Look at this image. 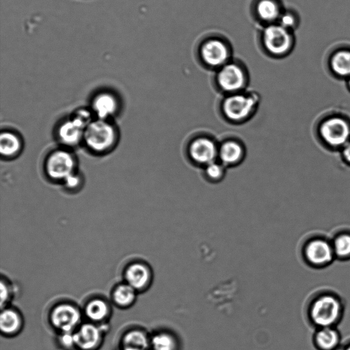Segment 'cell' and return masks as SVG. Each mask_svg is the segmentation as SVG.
<instances>
[{"label": "cell", "mask_w": 350, "mask_h": 350, "mask_svg": "<svg viewBox=\"0 0 350 350\" xmlns=\"http://www.w3.org/2000/svg\"><path fill=\"white\" fill-rule=\"evenodd\" d=\"M345 312L342 297L329 288H319L306 298L304 314L306 323L312 328L337 327L342 321Z\"/></svg>", "instance_id": "1"}, {"label": "cell", "mask_w": 350, "mask_h": 350, "mask_svg": "<svg viewBox=\"0 0 350 350\" xmlns=\"http://www.w3.org/2000/svg\"><path fill=\"white\" fill-rule=\"evenodd\" d=\"M260 103V95L254 92H243L225 95L219 102V110L225 121L240 125L250 121L256 113Z\"/></svg>", "instance_id": "2"}, {"label": "cell", "mask_w": 350, "mask_h": 350, "mask_svg": "<svg viewBox=\"0 0 350 350\" xmlns=\"http://www.w3.org/2000/svg\"><path fill=\"white\" fill-rule=\"evenodd\" d=\"M299 254L302 262L308 267L322 269L336 260L329 236L321 232H310L301 239Z\"/></svg>", "instance_id": "3"}, {"label": "cell", "mask_w": 350, "mask_h": 350, "mask_svg": "<svg viewBox=\"0 0 350 350\" xmlns=\"http://www.w3.org/2000/svg\"><path fill=\"white\" fill-rule=\"evenodd\" d=\"M214 81L216 88L225 96L247 90L249 75L240 62L230 60L216 70Z\"/></svg>", "instance_id": "4"}, {"label": "cell", "mask_w": 350, "mask_h": 350, "mask_svg": "<svg viewBox=\"0 0 350 350\" xmlns=\"http://www.w3.org/2000/svg\"><path fill=\"white\" fill-rule=\"evenodd\" d=\"M219 142L207 133L193 135L186 144V155L189 161L201 168L217 160Z\"/></svg>", "instance_id": "5"}, {"label": "cell", "mask_w": 350, "mask_h": 350, "mask_svg": "<svg viewBox=\"0 0 350 350\" xmlns=\"http://www.w3.org/2000/svg\"><path fill=\"white\" fill-rule=\"evenodd\" d=\"M262 44L269 55L281 57L293 49L295 40L292 31L278 23L267 25L262 32Z\"/></svg>", "instance_id": "6"}, {"label": "cell", "mask_w": 350, "mask_h": 350, "mask_svg": "<svg viewBox=\"0 0 350 350\" xmlns=\"http://www.w3.org/2000/svg\"><path fill=\"white\" fill-rule=\"evenodd\" d=\"M199 54L206 66L217 70L230 61L231 49L224 39L212 37L203 41Z\"/></svg>", "instance_id": "7"}, {"label": "cell", "mask_w": 350, "mask_h": 350, "mask_svg": "<svg viewBox=\"0 0 350 350\" xmlns=\"http://www.w3.org/2000/svg\"><path fill=\"white\" fill-rule=\"evenodd\" d=\"M85 143L95 151L109 149L114 143L116 133L113 128L107 122L98 120L90 122L83 133Z\"/></svg>", "instance_id": "8"}, {"label": "cell", "mask_w": 350, "mask_h": 350, "mask_svg": "<svg viewBox=\"0 0 350 350\" xmlns=\"http://www.w3.org/2000/svg\"><path fill=\"white\" fill-rule=\"evenodd\" d=\"M320 133L324 142L329 146H345L350 137V126L345 119L332 117L322 123Z\"/></svg>", "instance_id": "9"}, {"label": "cell", "mask_w": 350, "mask_h": 350, "mask_svg": "<svg viewBox=\"0 0 350 350\" xmlns=\"http://www.w3.org/2000/svg\"><path fill=\"white\" fill-rule=\"evenodd\" d=\"M246 157V148L239 138L230 137L219 142V160L227 168L239 165Z\"/></svg>", "instance_id": "10"}, {"label": "cell", "mask_w": 350, "mask_h": 350, "mask_svg": "<svg viewBox=\"0 0 350 350\" xmlns=\"http://www.w3.org/2000/svg\"><path fill=\"white\" fill-rule=\"evenodd\" d=\"M75 161L72 155L64 150H57L48 157L46 161V171L54 179L66 180L72 174Z\"/></svg>", "instance_id": "11"}, {"label": "cell", "mask_w": 350, "mask_h": 350, "mask_svg": "<svg viewBox=\"0 0 350 350\" xmlns=\"http://www.w3.org/2000/svg\"><path fill=\"white\" fill-rule=\"evenodd\" d=\"M81 320L79 310L69 304L56 306L51 312V321L57 329L64 332H71Z\"/></svg>", "instance_id": "12"}, {"label": "cell", "mask_w": 350, "mask_h": 350, "mask_svg": "<svg viewBox=\"0 0 350 350\" xmlns=\"http://www.w3.org/2000/svg\"><path fill=\"white\" fill-rule=\"evenodd\" d=\"M342 342L337 327H323L314 329L312 343L317 350H336Z\"/></svg>", "instance_id": "13"}, {"label": "cell", "mask_w": 350, "mask_h": 350, "mask_svg": "<svg viewBox=\"0 0 350 350\" xmlns=\"http://www.w3.org/2000/svg\"><path fill=\"white\" fill-rule=\"evenodd\" d=\"M75 346L80 350H96L102 340L101 331L92 324H83L73 333Z\"/></svg>", "instance_id": "14"}, {"label": "cell", "mask_w": 350, "mask_h": 350, "mask_svg": "<svg viewBox=\"0 0 350 350\" xmlns=\"http://www.w3.org/2000/svg\"><path fill=\"white\" fill-rule=\"evenodd\" d=\"M124 276L128 284L135 290H142L150 284L152 272L147 265L135 262L126 268Z\"/></svg>", "instance_id": "15"}, {"label": "cell", "mask_w": 350, "mask_h": 350, "mask_svg": "<svg viewBox=\"0 0 350 350\" xmlns=\"http://www.w3.org/2000/svg\"><path fill=\"white\" fill-rule=\"evenodd\" d=\"M336 260H350V228H340L329 236Z\"/></svg>", "instance_id": "16"}, {"label": "cell", "mask_w": 350, "mask_h": 350, "mask_svg": "<svg viewBox=\"0 0 350 350\" xmlns=\"http://www.w3.org/2000/svg\"><path fill=\"white\" fill-rule=\"evenodd\" d=\"M89 124L75 116L72 120L64 123L59 130L61 140L68 145H74L79 142L83 136V133Z\"/></svg>", "instance_id": "17"}, {"label": "cell", "mask_w": 350, "mask_h": 350, "mask_svg": "<svg viewBox=\"0 0 350 350\" xmlns=\"http://www.w3.org/2000/svg\"><path fill=\"white\" fill-rule=\"evenodd\" d=\"M255 10L258 18L267 25L277 23L284 11L278 0H258Z\"/></svg>", "instance_id": "18"}, {"label": "cell", "mask_w": 350, "mask_h": 350, "mask_svg": "<svg viewBox=\"0 0 350 350\" xmlns=\"http://www.w3.org/2000/svg\"><path fill=\"white\" fill-rule=\"evenodd\" d=\"M332 72L340 77H350V49L335 51L329 58Z\"/></svg>", "instance_id": "19"}, {"label": "cell", "mask_w": 350, "mask_h": 350, "mask_svg": "<svg viewBox=\"0 0 350 350\" xmlns=\"http://www.w3.org/2000/svg\"><path fill=\"white\" fill-rule=\"evenodd\" d=\"M21 324V318L16 311L9 308L2 310L0 317V327L3 334L6 335L16 334L20 329Z\"/></svg>", "instance_id": "20"}, {"label": "cell", "mask_w": 350, "mask_h": 350, "mask_svg": "<svg viewBox=\"0 0 350 350\" xmlns=\"http://www.w3.org/2000/svg\"><path fill=\"white\" fill-rule=\"evenodd\" d=\"M93 108L100 118H105L112 114L116 109V101L113 96L105 93L96 97Z\"/></svg>", "instance_id": "21"}, {"label": "cell", "mask_w": 350, "mask_h": 350, "mask_svg": "<svg viewBox=\"0 0 350 350\" xmlns=\"http://www.w3.org/2000/svg\"><path fill=\"white\" fill-rule=\"evenodd\" d=\"M87 317L94 321L105 319L109 314V308L106 301L101 299H94L88 303L85 309Z\"/></svg>", "instance_id": "22"}, {"label": "cell", "mask_w": 350, "mask_h": 350, "mask_svg": "<svg viewBox=\"0 0 350 350\" xmlns=\"http://www.w3.org/2000/svg\"><path fill=\"white\" fill-rule=\"evenodd\" d=\"M135 288L127 283L120 284L115 288L113 292V299L120 306H129L135 299Z\"/></svg>", "instance_id": "23"}, {"label": "cell", "mask_w": 350, "mask_h": 350, "mask_svg": "<svg viewBox=\"0 0 350 350\" xmlns=\"http://www.w3.org/2000/svg\"><path fill=\"white\" fill-rule=\"evenodd\" d=\"M202 169V175L208 182L217 183L224 178L227 167L219 160H215Z\"/></svg>", "instance_id": "24"}, {"label": "cell", "mask_w": 350, "mask_h": 350, "mask_svg": "<svg viewBox=\"0 0 350 350\" xmlns=\"http://www.w3.org/2000/svg\"><path fill=\"white\" fill-rule=\"evenodd\" d=\"M21 148V142L14 133L3 132L0 137L1 153L5 156H12Z\"/></svg>", "instance_id": "25"}, {"label": "cell", "mask_w": 350, "mask_h": 350, "mask_svg": "<svg viewBox=\"0 0 350 350\" xmlns=\"http://www.w3.org/2000/svg\"><path fill=\"white\" fill-rule=\"evenodd\" d=\"M123 347H133L144 350L148 346L146 335L141 331L132 330L127 332L122 339Z\"/></svg>", "instance_id": "26"}, {"label": "cell", "mask_w": 350, "mask_h": 350, "mask_svg": "<svg viewBox=\"0 0 350 350\" xmlns=\"http://www.w3.org/2000/svg\"><path fill=\"white\" fill-rule=\"evenodd\" d=\"M278 24L292 31L298 23L296 14L291 11H283L278 22Z\"/></svg>", "instance_id": "27"}, {"label": "cell", "mask_w": 350, "mask_h": 350, "mask_svg": "<svg viewBox=\"0 0 350 350\" xmlns=\"http://www.w3.org/2000/svg\"><path fill=\"white\" fill-rule=\"evenodd\" d=\"M154 350H174L173 343L167 337L158 336L152 340Z\"/></svg>", "instance_id": "28"}, {"label": "cell", "mask_w": 350, "mask_h": 350, "mask_svg": "<svg viewBox=\"0 0 350 350\" xmlns=\"http://www.w3.org/2000/svg\"><path fill=\"white\" fill-rule=\"evenodd\" d=\"M10 298V290L8 285L3 280L1 282V306L3 308V306L8 303Z\"/></svg>", "instance_id": "29"}, {"label": "cell", "mask_w": 350, "mask_h": 350, "mask_svg": "<svg viewBox=\"0 0 350 350\" xmlns=\"http://www.w3.org/2000/svg\"><path fill=\"white\" fill-rule=\"evenodd\" d=\"M61 342L64 347L75 346L74 335L71 332H64L61 338Z\"/></svg>", "instance_id": "30"}, {"label": "cell", "mask_w": 350, "mask_h": 350, "mask_svg": "<svg viewBox=\"0 0 350 350\" xmlns=\"http://www.w3.org/2000/svg\"><path fill=\"white\" fill-rule=\"evenodd\" d=\"M65 180L67 185L70 187H75L79 183V178L73 174L69 176Z\"/></svg>", "instance_id": "31"}, {"label": "cell", "mask_w": 350, "mask_h": 350, "mask_svg": "<svg viewBox=\"0 0 350 350\" xmlns=\"http://www.w3.org/2000/svg\"><path fill=\"white\" fill-rule=\"evenodd\" d=\"M342 154L345 160L350 163V142H348L342 150Z\"/></svg>", "instance_id": "32"}, {"label": "cell", "mask_w": 350, "mask_h": 350, "mask_svg": "<svg viewBox=\"0 0 350 350\" xmlns=\"http://www.w3.org/2000/svg\"><path fill=\"white\" fill-rule=\"evenodd\" d=\"M336 350H350V337L342 340L341 345Z\"/></svg>", "instance_id": "33"}, {"label": "cell", "mask_w": 350, "mask_h": 350, "mask_svg": "<svg viewBox=\"0 0 350 350\" xmlns=\"http://www.w3.org/2000/svg\"><path fill=\"white\" fill-rule=\"evenodd\" d=\"M348 84H349V88H350V77H349Z\"/></svg>", "instance_id": "34"}]
</instances>
